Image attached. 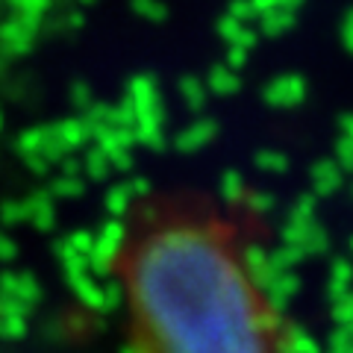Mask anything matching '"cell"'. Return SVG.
<instances>
[{
  "label": "cell",
  "mask_w": 353,
  "mask_h": 353,
  "mask_svg": "<svg viewBox=\"0 0 353 353\" xmlns=\"http://www.w3.org/2000/svg\"><path fill=\"white\" fill-rule=\"evenodd\" d=\"M80 165H83V174L88 180H106V176L112 174V165H109V159L103 157V150H97V148L88 150Z\"/></svg>",
  "instance_id": "obj_14"
},
{
  "label": "cell",
  "mask_w": 353,
  "mask_h": 353,
  "mask_svg": "<svg viewBox=\"0 0 353 353\" xmlns=\"http://www.w3.org/2000/svg\"><path fill=\"white\" fill-rule=\"evenodd\" d=\"M341 139H347L353 145V115H341Z\"/></svg>",
  "instance_id": "obj_33"
},
{
  "label": "cell",
  "mask_w": 353,
  "mask_h": 353,
  "mask_svg": "<svg viewBox=\"0 0 353 353\" xmlns=\"http://www.w3.org/2000/svg\"><path fill=\"white\" fill-rule=\"evenodd\" d=\"M132 203V194L127 189V183H118L106 192V212L112 215L115 221H121V215H127V209Z\"/></svg>",
  "instance_id": "obj_15"
},
{
  "label": "cell",
  "mask_w": 353,
  "mask_h": 353,
  "mask_svg": "<svg viewBox=\"0 0 353 353\" xmlns=\"http://www.w3.org/2000/svg\"><path fill=\"white\" fill-rule=\"evenodd\" d=\"M27 218H32L41 230L53 227V197L50 192H36L27 197Z\"/></svg>",
  "instance_id": "obj_10"
},
{
  "label": "cell",
  "mask_w": 353,
  "mask_h": 353,
  "mask_svg": "<svg viewBox=\"0 0 353 353\" xmlns=\"http://www.w3.org/2000/svg\"><path fill=\"white\" fill-rule=\"evenodd\" d=\"M345 183V174L333 159H321L312 165V189L315 197H327V194H336Z\"/></svg>",
  "instance_id": "obj_8"
},
{
  "label": "cell",
  "mask_w": 353,
  "mask_h": 353,
  "mask_svg": "<svg viewBox=\"0 0 353 353\" xmlns=\"http://www.w3.org/2000/svg\"><path fill=\"white\" fill-rule=\"evenodd\" d=\"M85 189V183L80 176H59L50 183V197H80Z\"/></svg>",
  "instance_id": "obj_19"
},
{
  "label": "cell",
  "mask_w": 353,
  "mask_h": 353,
  "mask_svg": "<svg viewBox=\"0 0 353 353\" xmlns=\"http://www.w3.org/2000/svg\"><path fill=\"white\" fill-rule=\"evenodd\" d=\"M130 6H132V12L150 21V24H162L168 18V6L162 0H130Z\"/></svg>",
  "instance_id": "obj_18"
},
{
  "label": "cell",
  "mask_w": 353,
  "mask_h": 353,
  "mask_svg": "<svg viewBox=\"0 0 353 353\" xmlns=\"http://www.w3.org/2000/svg\"><path fill=\"white\" fill-rule=\"evenodd\" d=\"M0 253H6V256L12 253V245H9V241H6L3 236H0Z\"/></svg>",
  "instance_id": "obj_35"
},
{
  "label": "cell",
  "mask_w": 353,
  "mask_h": 353,
  "mask_svg": "<svg viewBox=\"0 0 353 353\" xmlns=\"http://www.w3.org/2000/svg\"><path fill=\"white\" fill-rule=\"evenodd\" d=\"M65 24H68L71 30H80V27H83V15H80V12H74V15L65 18Z\"/></svg>",
  "instance_id": "obj_34"
},
{
  "label": "cell",
  "mask_w": 353,
  "mask_h": 353,
  "mask_svg": "<svg viewBox=\"0 0 353 353\" xmlns=\"http://www.w3.org/2000/svg\"><path fill=\"white\" fill-rule=\"evenodd\" d=\"M203 85H206V92L227 97V94H236L241 88V77L233 68H227V65H212Z\"/></svg>",
  "instance_id": "obj_9"
},
{
  "label": "cell",
  "mask_w": 353,
  "mask_h": 353,
  "mask_svg": "<svg viewBox=\"0 0 353 353\" xmlns=\"http://www.w3.org/2000/svg\"><path fill=\"white\" fill-rule=\"evenodd\" d=\"M127 101L136 109V145H145L150 150H162L165 148V136H162V124H165V106L159 97V85L150 74H136L127 85Z\"/></svg>",
  "instance_id": "obj_2"
},
{
  "label": "cell",
  "mask_w": 353,
  "mask_h": 353,
  "mask_svg": "<svg viewBox=\"0 0 353 353\" xmlns=\"http://www.w3.org/2000/svg\"><path fill=\"white\" fill-rule=\"evenodd\" d=\"M262 101L274 109H292L306 101V80L301 74H283L262 88Z\"/></svg>",
  "instance_id": "obj_4"
},
{
  "label": "cell",
  "mask_w": 353,
  "mask_h": 353,
  "mask_svg": "<svg viewBox=\"0 0 353 353\" xmlns=\"http://www.w3.org/2000/svg\"><path fill=\"white\" fill-rule=\"evenodd\" d=\"M130 353H285L277 303L215 221L168 218L124 239Z\"/></svg>",
  "instance_id": "obj_1"
},
{
  "label": "cell",
  "mask_w": 353,
  "mask_h": 353,
  "mask_svg": "<svg viewBox=\"0 0 353 353\" xmlns=\"http://www.w3.org/2000/svg\"><path fill=\"white\" fill-rule=\"evenodd\" d=\"M315 194H301L292 206V221H312V212H315Z\"/></svg>",
  "instance_id": "obj_23"
},
{
  "label": "cell",
  "mask_w": 353,
  "mask_h": 353,
  "mask_svg": "<svg viewBox=\"0 0 353 353\" xmlns=\"http://www.w3.org/2000/svg\"><path fill=\"white\" fill-rule=\"evenodd\" d=\"M77 3H80V6H94L97 0H77Z\"/></svg>",
  "instance_id": "obj_36"
},
{
  "label": "cell",
  "mask_w": 353,
  "mask_h": 353,
  "mask_svg": "<svg viewBox=\"0 0 353 353\" xmlns=\"http://www.w3.org/2000/svg\"><path fill=\"white\" fill-rule=\"evenodd\" d=\"M83 171V165L80 162H77V159H62V176H77V174H80Z\"/></svg>",
  "instance_id": "obj_32"
},
{
  "label": "cell",
  "mask_w": 353,
  "mask_h": 353,
  "mask_svg": "<svg viewBox=\"0 0 353 353\" xmlns=\"http://www.w3.org/2000/svg\"><path fill=\"white\" fill-rule=\"evenodd\" d=\"M12 6V12L21 18H32V21H41V15L48 12V0H6Z\"/></svg>",
  "instance_id": "obj_20"
},
{
  "label": "cell",
  "mask_w": 353,
  "mask_h": 353,
  "mask_svg": "<svg viewBox=\"0 0 353 353\" xmlns=\"http://www.w3.org/2000/svg\"><path fill=\"white\" fill-rule=\"evenodd\" d=\"M339 168H341V174H353V145L347 139H339L336 141V159H333Z\"/></svg>",
  "instance_id": "obj_24"
},
{
  "label": "cell",
  "mask_w": 353,
  "mask_h": 353,
  "mask_svg": "<svg viewBox=\"0 0 353 353\" xmlns=\"http://www.w3.org/2000/svg\"><path fill=\"white\" fill-rule=\"evenodd\" d=\"M248 183H245V176H241L239 171H224L221 174V197H224L227 203H236V201H241V197H245L248 192Z\"/></svg>",
  "instance_id": "obj_16"
},
{
  "label": "cell",
  "mask_w": 353,
  "mask_h": 353,
  "mask_svg": "<svg viewBox=\"0 0 353 353\" xmlns=\"http://www.w3.org/2000/svg\"><path fill=\"white\" fill-rule=\"evenodd\" d=\"M97 141V150H103V157L112 165V171H130L132 168V148H136V136L132 130L124 127H97L92 132Z\"/></svg>",
  "instance_id": "obj_3"
},
{
  "label": "cell",
  "mask_w": 353,
  "mask_h": 353,
  "mask_svg": "<svg viewBox=\"0 0 353 353\" xmlns=\"http://www.w3.org/2000/svg\"><path fill=\"white\" fill-rule=\"evenodd\" d=\"M245 62H248V50H239V48H227V68H233V71H241L245 68Z\"/></svg>",
  "instance_id": "obj_27"
},
{
  "label": "cell",
  "mask_w": 353,
  "mask_h": 353,
  "mask_svg": "<svg viewBox=\"0 0 353 353\" xmlns=\"http://www.w3.org/2000/svg\"><path fill=\"white\" fill-rule=\"evenodd\" d=\"M227 15L233 21H239V24H248V27H250V21H259V15L253 12V6H250V0H230Z\"/></svg>",
  "instance_id": "obj_21"
},
{
  "label": "cell",
  "mask_w": 353,
  "mask_h": 353,
  "mask_svg": "<svg viewBox=\"0 0 353 353\" xmlns=\"http://www.w3.org/2000/svg\"><path fill=\"white\" fill-rule=\"evenodd\" d=\"M48 139H50V127H30L18 136V153L21 157H44V148H48Z\"/></svg>",
  "instance_id": "obj_11"
},
{
  "label": "cell",
  "mask_w": 353,
  "mask_h": 353,
  "mask_svg": "<svg viewBox=\"0 0 353 353\" xmlns=\"http://www.w3.org/2000/svg\"><path fill=\"white\" fill-rule=\"evenodd\" d=\"M176 88H180V97H183V103L192 109V112H201V109L206 106L209 101V92H206V85L197 80V77H183L180 83H176Z\"/></svg>",
  "instance_id": "obj_12"
},
{
  "label": "cell",
  "mask_w": 353,
  "mask_h": 353,
  "mask_svg": "<svg viewBox=\"0 0 353 353\" xmlns=\"http://www.w3.org/2000/svg\"><path fill=\"white\" fill-rule=\"evenodd\" d=\"M36 32H39V21L12 15L6 24H0V50L6 57H21V53H27L32 48Z\"/></svg>",
  "instance_id": "obj_5"
},
{
  "label": "cell",
  "mask_w": 353,
  "mask_h": 353,
  "mask_svg": "<svg viewBox=\"0 0 353 353\" xmlns=\"http://www.w3.org/2000/svg\"><path fill=\"white\" fill-rule=\"evenodd\" d=\"M127 189L132 194V201H136V197H145L150 192V180H148V176H132V180L127 183Z\"/></svg>",
  "instance_id": "obj_28"
},
{
  "label": "cell",
  "mask_w": 353,
  "mask_h": 353,
  "mask_svg": "<svg viewBox=\"0 0 353 353\" xmlns=\"http://www.w3.org/2000/svg\"><path fill=\"white\" fill-rule=\"evenodd\" d=\"M71 103L80 109L83 115L94 106V94H92V88H88V83L80 80V83H74V85H71Z\"/></svg>",
  "instance_id": "obj_22"
},
{
  "label": "cell",
  "mask_w": 353,
  "mask_h": 353,
  "mask_svg": "<svg viewBox=\"0 0 353 353\" xmlns=\"http://www.w3.org/2000/svg\"><path fill=\"white\" fill-rule=\"evenodd\" d=\"M215 136H218V124H215V121L212 118H197V121H192L189 127H183L174 136V148L180 153H194V150L206 148Z\"/></svg>",
  "instance_id": "obj_6"
},
{
  "label": "cell",
  "mask_w": 353,
  "mask_h": 353,
  "mask_svg": "<svg viewBox=\"0 0 353 353\" xmlns=\"http://www.w3.org/2000/svg\"><path fill=\"white\" fill-rule=\"evenodd\" d=\"M218 36L224 39L230 48H239V50H248V53L256 48V41H259L256 30H250L248 24H239V21H233L230 15H224L218 21Z\"/></svg>",
  "instance_id": "obj_7"
},
{
  "label": "cell",
  "mask_w": 353,
  "mask_h": 353,
  "mask_svg": "<svg viewBox=\"0 0 353 353\" xmlns=\"http://www.w3.org/2000/svg\"><path fill=\"white\" fill-rule=\"evenodd\" d=\"M0 218L6 221V224H18V221L27 218V201H6L0 206Z\"/></svg>",
  "instance_id": "obj_25"
},
{
  "label": "cell",
  "mask_w": 353,
  "mask_h": 353,
  "mask_svg": "<svg viewBox=\"0 0 353 353\" xmlns=\"http://www.w3.org/2000/svg\"><path fill=\"white\" fill-rule=\"evenodd\" d=\"M294 27V12H285V9H274L268 15H259V32L262 36L277 39L283 32H289Z\"/></svg>",
  "instance_id": "obj_13"
},
{
  "label": "cell",
  "mask_w": 353,
  "mask_h": 353,
  "mask_svg": "<svg viewBox=\"0 0 353 353\" xmlns=\"http://www.w3.org/2000/svg\"><path fill=\"white\" fill-rule=\"evenodd\" d=\"M253 162H256V168L268 171V174H285L289 171V157L280 150H256L253 153Z\"/></svg>",
  "instance_id": "obj_17"
},
{
  "label": "cell",
  "mask_w": 353,
  "mask_h": 353,
  "mask_svg": "<svg viewBox=\"0 0 353 353\" xmlns=\"http://www.w3.org/2000/svg\"><path fill=\"white\" fill-rule=\"evenodd\" d=\"M250 6L256 15H268L274 9H280V0H250Z\"/></svg>",
  "instance_id": "obj_31"
},
{
  "label": "cell",
  "mask_w": 353,
  "mask_h": 353,
  "mask_svg": "<svg viewBox=\"0 0 353 353\" xmlns=\"http://www.w3.org/2000/svg\"><path fill=\"white\" fill-rule=\"evenodd\" d=\"M248 203H250L253 212L265 215V212H271V209H274V197L271 194H262V192H250L248 194Z\"/></svg>",
  "instance_id": "obj_26"
},
{
  "label": "cell",
  "mask_w": 353,
  "mask_h": 353,
  "mask_svg": "<svg viewBox=\"0 0 353 353\" xmlns=\"http://www.w3.org/2000/svg\"><path fill=\"white\" fill-rule=\"evenodd\" d=\"M24 162H27V168L32 171V174H48L50 168H53V165L48 162V159H44V157H39V153H36V157H24Z\"/></svg>",
  "instance_id": "obj_30"
},
{
  "label": "cell",
  "mask_w": 353,
  "mask_h": 353,
  "mask_svg": "<svg viewBox=\"0 0 353 353\" xmlns=\"http://www.w3.org/2000/svg\"><path fill=\"white\" fill-rule=\"evenodd\" d=\"M341 44L353 53V9L345 15V21H341Z\"/></svg>",
  "instance_id": "obj_29"
}]
</instances>
